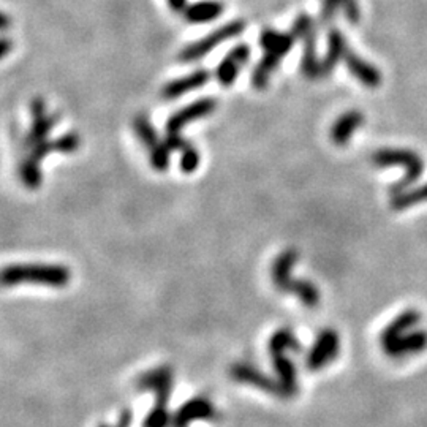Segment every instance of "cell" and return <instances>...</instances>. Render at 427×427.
<instances>
[{
  "mask_svg": "<svg viewBox=\"0 0 427 427\" xmlns=\"http://www.w3.org/2000/svg\"><path fill=\"white\" fill-rule=\"evenodd\" d=\"M299 253L295 248L280 252L271 266V279L274 286L282 293H293L307 309H315L320 304V290L304 279H293V266L298 263Z\"/></svg>",
  "mask_w": 427,
  "mask_h": 427,
  "instance_id": "6da1fadb",
  "label": "cell"
},
{
  "mask_svg": "<svg viewBox=\"0 0 427 427\" xmlns=\"http://www.w3.org/2000/svg\"><path fill=\"white\" fill-rule=\"evenodd\" d=\"M295 40L296 38L293 34H283V32H277L269 27L261 30L258 43L265 51V57L252 73V86L255 89L261 91L269 84L271 75L279 68L282 59L288 56Z\"/></svg>",
  "mask_w": 427,
  "mask_h": 427,
  "instance_id": "7a4b0ae2",
  "label": "cell"
},
{
  "mask_svg": "<svg viewBox=\"0 0 427 427\" xmlns=\"http://www.w3.org/2000/svg\"><path fill=\"white\" fill-rule=\"evenodd\" d=\"M72 274L63 266L54 265H16L0 272V283L4 285H46L60 288L65 286Z\"/></svg>",
  "mask_w": 427,
  "mask_h": 427,
  "instance_id": "3957f363",
  "label": "cell"
},
{
  "mask_svg": "<svg viewBox=\"0 0 427 427\" xmlns=\"http://www.w3.org/2000/svg\"><path fill=\"white\" fill-rule=\"evenodd\" d=\"M299 350H301L299 340L288 328L279 329L269 340V353L280 378L279 385L282 386V393L286 396L296 393V369L286 356V352H299Z\"/></svg>",
  "mask_w": 427,
  "mask_h": 427,
  "instance_id": "277c9868",
  "label": "cell"
},
{
  "mask_svg": "<svg viewBox=\"0 0 427 427\" xmlns=\"http://www.w3.org/2000/svg\"><path fill=\"white\" fill-rule=\"evenodd\" d=\"M291 34L298 40H302V59L301 72L307 79L321 78V60L317 57V32L309 15H299L293 24Z\"/></svg>",
  "mask_w": 427,
  "mask_h": 427,
  "instance_id": "5b68a950",
  "label": "cell"
},
{
  "mask_svg": "<svg viewBox=\"0 0 427 427\" xmlns=\"http://www.w3.org/2000/svg\"><path fill=\"white\" fill-rule=\"evenodd\" d=\"M244 29H246V23L242 21V19L222 25V27L214 30L212 34L203 37L201 40L190 43L189 46L184 48L179 54V60L186 63L200 60L211 53L212 49L220 46L222 43L231 40L234 37H239L242 32H244Z\"/></svg>",
  "mask_w": 427,
  "mask_h": 427,
  "instance_id": "8992f818",
  "label": "cell"
},
{
  "mask_svg": "<svg viewBox=\"0 0 427 427\" xmlns=\"http://www.w3.org/2000/svg\"><path fill=\"white\" fill-rule=\"evenodd\" d=\"M133 130H135L136 136L139 141L143 143L146 149L149 151V160L152 168L158 173H165L170 167V148L168 144L162 141L157 135V130L154 125L151 124V120L144 114H138L133 119Z\"/></svg>",
  "mask_w": 427,
  "mask_h": 427,
  "instance_id": "52a82bcc",
  "label": "cell"
},
{
  "mask_svg": "<svg viewBox=\"0 0 427 427\" xmlns=\"http://www.w3.org/2000/svg\"><path fill=\"white\" fill-rule=\"evenodd\" d=\"M372 162L377 165L378 168L394 167V165H402V167H405L407 176L404 177L402 182H399L397 186L394 187V195L400 193V190L409 187L412 182H415L416 177L421 174L423 171V163L419 160V157L409 151L381 149L378 152H375Z\"/></svg>",
  "mask_w": 427,
  "mask_h": 427,
  "instance_id": "ba28073f",
  "label": "cell"
},
{
  "mask_svg": "<svg viewBox=\"0 0 427 427\" xmlns=\"http://www.w3.org/2000/svg\"><path fill=\"white\" fill-rule=\"evenodd\" d=\"M215 108H217V101L211 97L200 98L193 101V103L181 108L179 111H176L173 116L168 119L167 136H179L184 127L195 122V120L208 117L209 114H212L215 111Z\"/></svg>",
  "mask_w": 427,
  "mask_h": 427,
  "instance_id": "9c48e42d",
  "label": "cell"
},
{
  "mask_svg": "<svg viewBox=\"0 0 427 427\" xmlns=\"http://www.w3.org/2000/svg\"><path fill=\"white\" fill-rule=\"evenodd\" d=\"M340 350V340L339 334L334 329H323L318 334L317 340L312 347L309 358H307V367L310 371H320L321 367L328 366L331 361H334L339 355Z\"/></svg>",
  "mask_w": 427,
  "mask_h": 427,
  "instance_id": "30bf717a",
  "label": "cell"
},
{
  "mask_svg": "<svg viewBox=\"0 0 427 427\" xmlns=\"http://www.w3.org/2000/svg\"><path fill=\"white\" fill-rule=\"evenodd\" d=\"M250 48L247 44H238L234 46L229 53L223 57V60L219 63V67L215 70V78L219 81V84L223 87H229L234 84L236 78H238L239 72L242 67L246 65L250 59Z\"/></svg>",
  "mask_w": 427,
  "mask_h": 427,
  "instance_id": "8fae6325",
  "label": "cell"
},
{
  "mask_svg": "<svg viewBox=\"0 0 427 427\" xmlns=\"http://www.w3.org/2000/svg\"><path fill=\"white\" fill-rule=\"evenodd\" d=\"M209 79H211V73L208 70H196V72H192L187 76L167 82L162 89V97L165 100H176L182 97V95L196 91V89H201L208 84Z\"/></svg>",
  "mask_w": 427,
  "mask_h": 427,
  "instance_id": "7c38bea8",
  "label": "cell"
},
{
  "mask_svg": "<svg viewBox=\"0 0 427 427\" xmlns=\"http://www.w3.org/2000/svg\"><path fill=\"white\" fill-rule=\"evenodd\" d=\"M364 114L356 110L340 114L333 124V127H331V141L336 146H339V148L347 146L350 139L355 135V132L358 130L359 127L364 125Z\"/></svg>",
  "mask_w": 427,
  "mask_h": 427,
  "instance_id": "4fadbf2b",
  "label": "cell"
},
{
  "mask_svg": "<svg viewBox=\"0 0 427 427\" xmlns=\"http://www.w3.org/2000/svg\"><path fill=\"white\" fill-rule=\"evenodd\" d=\"M342 62H345L348 72L352 73L361 84H364L366 87H378L381 84V75L378 70L375 68L372 63L366 62L362 57L356 54L355 51H352V48L347 49Z\"/></svg>",
  "mask_w": 427,
  "mask_h": 427,
  "instance_id": "5bb4252c",
  "label": "cell"
},
{
  "mask_svg": "<svg viewBox=\"0 0 427 427\" xmlns=\"http://www.w3.org/2000/svg\"><path fill=\"white\" fill-rule=\"evenodd\" d=\"M348 43L339 29H329L328 32V51L321 60V78H326L336 70V65L343 60L348 49Z\"/></svg>",
  "mask_w": 427,
  "mask_h": 427,
  "instance_id": "9a60e30c",
  "label": "cell"
},
{
  "mask_svg": "<svg viewBox=\"0 0 427 427\" xmlns=\"http://www.w3.org/2000/svg\"><path fill=\"white\" fill-rule=\"evenodd\" d=\"M343 11L347 21L356 24L361 19V10L358 0H321L320 10V24L328 25L336 18L339 11Z\"/></svg>",
  "mask_w": 427,
  "mask_h": 427,
  "instance_id": "2e32d148",
  "label": "cell"
},
{
  "mask_svg": "<svg viewBox=\"0 0 427 427\" xmlns=\"http://www.w3.org/2000/svg\"><path fill=\"white\" fill-rule=\"evenodd\" d=\"M215 415L214 407L211 402H208L206 399H195L182 407L177 412L174 418V426L176 427H187L189 423L196 421V419H211Z\"/></svg>",
  "mask_w": 427,
  "mask_h": 427,
  "instance_id": "e0dca14e",
  "label": "cell"
},
{
  "mask_svg": "<svg viewBox=\"0 0 427 427\" xmlns=\"http://www.w3.org/2000/svg\"><path fill=\"white\" fill-rule=\"evenodd\" d=\"M223 10H225V6L219 0H203V2H196L187 6L186 19L193 24L211 23L222 15Z\"/></svg>",
  "mask_w": 427,
  "mask_h": 427,
  "instance_id": "ac0fdd59",
  "label": "cell"
},
{
  "mask_svg": "<svg viewBox=\"0 0 427 427\" xmlns=\"http://www.w3.org/2000/svg\"><path fill=\"white\" fill-rule=\"evenodd\" d=\"M231 375L239 381H246V383H250L258 386L260 390L263 391H269V393H277V386L272 383V381L266 377V375L261 374L257 369L248 366V364H238L231 369Z\"/></svg>",
  "mask_w": 427,
  "mask_h": 427,
  "instance_id": "d6986e66",
  "label": "cell"
},
{
  "mask_svg": "<svg viewBox=\"0 0 427 427\" xmlns=\"http://www.w3.org/2000/svg\"><path fill=\"white\" fill-rule=\"evenodd\" d=\"M416 321H418V315L415 314V312H405L404 315L396 318V320H394L390 326L385 329L383 336H381V343H383V347L388 345V343L396 340L397 337L402 336V333H405L407 329L412 328Z\"/></svg>",
  "mask_w": 427,
  "mask_h": 427,
  "instance_id": "ffe728a7",
  "label": "cell"
},
{
  "mask_svg": "<svg viewBox=\"0 0 427 427\" xmlns=\"http://www.w3.org/2000/svg\"><path fill=\"white\" fill-rule=\"evenodd\" d=\"M179 167L184 174H192L200 167V151L190 143L186 149L181 151Z\"/></svg>",
  "mask_w": 427,
  "mask_h": 427,
  "instance_id": "44dd1931",
  "label": "cell"
},
{
  "mask_svg": "<svg viewBox=\"0 0 427 427\" xmlns=\"http://www.w3.org/2000/svg\"><path fill=\"white\" fill-rule=\"evenodd\" d=\"M168 5L171 10L184 11L187 8V0H168Z\"/></svg>",
  "mask_w": 427,
  "mask_h": 427,
  "instance_id": "7402d4cb",
  "label": "cell"
},
{
  "mask_svg": "<svg viewBox=\"0 0 427 427\" xmlns=\"http://www.w3.org/2000/svg\"><path fill=\"white\" fill-rule=\"evenodd\" d=\"M10 46H11V44H10L8 40H0V56H4L6 51L10 49Z\"/></svg>",
  "mask_w": 427,
  "mask_h": 427,
  "instance_id": "603a6c76",
  "label": "cell"
},
{
  "mask_svg": "<svg viewBox=\"0 0 427 427\" xmlns=\"http://www.w3.org/2000/svg\"><path fill=\"white\" fill-rule=\"evenodd\" d=\"M5 25H8V19L0 15V27H5Z\"/></svg>",
  "mask_w": 427,
  "mask_h": 427,
  "instance_id": "cb8c5ba5",
  "label": "cell"
}]
</instances>
